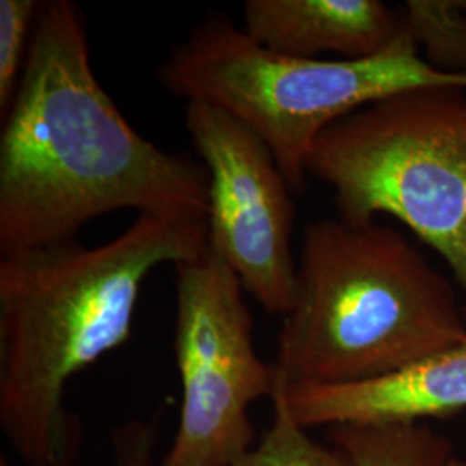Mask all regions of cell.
I'll return each mask as SVG.
<instances>
[{
  "instance_id": "1",
  "label": "cell",
  "mask_w": 466,
  "mask_h": 466,
  "mask_svg": "<svg viewBox=\"0 0 466 466\" xmlns=\"http://www.w3.org/2000/svg\"><path fill=\"white\" fill-rule=\"evenodd\" d=\"M119 209H209V175L138 134L100 86L80 7L40 2L0 135V256L75 240Z\"/></svg>"
},
{
  "instance_id": "2",
  "label": "cell",
  "mask_w": 466,
  "mask_h": 466,
  "mask_svg": "<svg viewBox=\"0 0 466 466\" xmlns=\"http://www.w3.org/2000/svg\"><path fill=\"white\" fill-rule=\"evenodd\" d=\"M208 250L206 215L163 213L99 248L75 238L0 256V429L25 465H75L67 382L128 340L152 269Z\"/></svg>"
},
{
  "instance_id": "3",
  "label": "cell",
  "mask_w": 466,
  "mask_h": 466,
  "mask_svg": "<svg viewBox=\"0 0 466 466\" xmlns=\"http://www.w3.org/2000/svg\"><path fill=\"white\" fill-rule=\"evenodd\" d=\"M466 337L454 285L400 230L340 218L304 227L279 332V387L385 377Z\"/></svg>"
},
{
  "instance_id": "4",
  "label": "cell",
  "mask_w": 466,
  "mask_h": 466,
  "mask_svg": "<svg viewBox=\"0 0 466 466\" xmlns=\"http://www.w3.org/2000/svg\"><path fill=\"white\" fill-rule=\"evenodd\" d=\"M159 84L187 102L232 115L267 144L292 194L308 184L319 134L375 100L418 86H463L466 76L433 69L406 30L367 59H300L263 47L232 19L211 15L169 50Z\"/></svg>"
},
{
  "instance_id": "5",
  "label": "cell",
  "mask_w": 466,
  "mask_h": 466,
  "mask_svg": "<svg viewBox=\"0 0 466 466\" xmlns=\"http://www.w3.org/2000/svg\"><path fill=\"white\" fill-rule=\"evenodd\" d=\"M306 169L332 187L340 219L390 215L431 246L461 287L466 315V88L418 86L340 117Z\"/></svg>"
},
{
  "instance_id": "6",
  "label": "cell",
  "mask_w": 466,
  "mask_h": 466,
  "mask_svg": "<svg viewBox=\"0 0 466 466\" xmlns=\"http://www.w3.org/2000/svg\"><path fill=\"white\" fill-rule=\"evenodd\" d=\"M173 350L182 383L178 431L159 466H235L256 448L249 408L279 379L252 340L244 287L218 254L175 265Z\"/></svg>"
},
{
  "instance_id": "7",
  "label": "cell",
  "mask_w": 466,
  "mask_h": 466,
  "mask_svg": "<svg viewBox=\"0 0 466 466\" xmlns=\"http://www.w3.org/2000/svg\"><path fill=\"white\" fill-rule=\"evenodd\" d=\"M185 127L209 175V249L268 315L285 317L298 279L296 208L275 156L242 121L204 102H187Z\"/></svg>"
},
{
  "instance_id": "8",
  "label": "cell",
  "mask_w": 466,
  "mask_h": 466,
  "mask_svg": "<svg viewBox=\"0 0 466 466\" xmlns=\"http://www.w3.org/2000/svg\"><path fill=\"white\" fill-rule=\"evenodd\" d=\"M302 429L425 421L466 410V337L396 373L346 385L277 387Z\"/></svg>"
},
{
  "instance_id": "9",
  "label": "cell",
  "mask_w": 466,
  "mask_h": 466,
  "mask_svg": "<svg viewBox=\"0 0 466 466\" xmlns=\"http://www.w3.org/2000/svg\"><path fill=\"white\" fill-rule=\"evenodd\" d=\"M404 19L380 0H248L244 32L263 47L317 59L335 52L367 59L389 47Z\"/></svg>"
},
{
  "instance_id": "10",
  "label": "cell",
  "mask_w": 466,
  "mask_h": 466,
  "mask_svg": "<svg viewBox=\"0 0 466 466\" xmlns=\"http://www.w3.org/2000/svg\"><path fill=\"white\" fill-rule=\"evenodd\" d=\"M333 448L350 466H450V439L425 421L339 425L329 429Z\"/></svg>"
},
{
  "instance_id": "11",
  "label": "cell",
  "mask_w": 466,
  "mask_h": 466,
  "mask_svg": "<svg viewBox=\"0 0 466 466\" xmlns=\"http://www.w3.org/2000/svg\"><path fill=\"white\" fill-rule=\"evenodd\" d=\"M402 19L433 69L466 76V15L461 0H408Z\"/></svg>"
},
{
  "instance_id": "12",
  "label": "cell",
  "mask_w": 466,
  "mask_h": 466,
  "mask_svg": "<svg viewBox=\"0 0 466 466\" xmlns=\"http://www.w3.org/2000/svg\"><path fill=\"white\" fill-rule=\"evenodd\" d=\"M273 423L256 448L235 466H350L335 450L309 437L282 400H271Z\"/></svg>"
},
{
  "instance_id": "13",
  "label": "cell",
  "mask_w": 466,
  "mask_h": 466,
  "mask_svg": "<svg viewBox=\"0 0 466 466\" xmlns=\"http://www.w3.org/2000/svg\"><path fill=\"white\" fill-rule=\"evenodd\" d=\"M38 9L36 0H0V117L7 115L16 97Z\"/></svg>"
},
{
  "instance_id": "14",
  "label": "cell",
  "mask_w": 466,
  "mask_h": 466,
  "mask_svg": "<svg viewBox=\"0 0 466 466\" xmlns=\"http://www.w3.org/2000/svg\"><path fill=\"white\" fill-rule=\"evenodd\" d=\"M113 466H154L156 437L146 421H127L115 429Z\"/></svg>"
},
{
  "instance_id": "15",
  "label": "cell",
  "mask_w": 466,
  "mask_h": 466,
  "mask_svg": "<svg viewBox=\"0 0 466 466\" xmlns=\"http://www.w3.org/2000/svg\"><path fill=\"white\" fill-rule=\"evenodd\" d=\"M450 466H466V460H463V458H458V456H454V458H452V461H451Z\"/></svg>"
},
{
  "instance_id": "16",
  "label": "cell",
  "mask_w": 466,
  "mask_h": 466,
  "mask_svg": "<svg viewBox=\"0 0 466 466\" xmlns=\"http://www.w3.org/2000/svg\"><path fill=\"white\" fill-rule=\"evenodd\" d=\"M461 7H463V11H465L466 15V0H461Z\"/></svg>"
}]
</instances>
